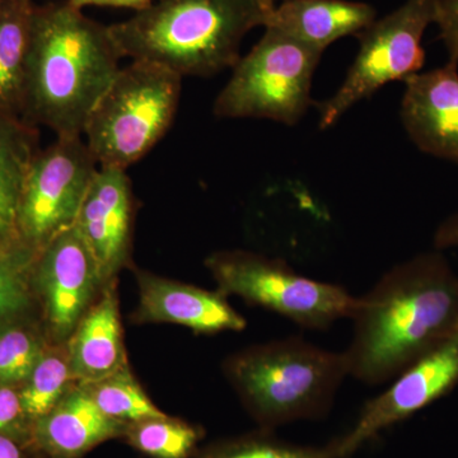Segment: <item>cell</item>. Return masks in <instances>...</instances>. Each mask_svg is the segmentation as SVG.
I'll use <instances>...</instances> for the list:
<instances>
[{
    "label": "cell",
    "instance_id": "cell-1",
    "mask_svg": "<svg viewBox=\"0 0 458 458\" xmlns=\"http://www.w3.org/2000/svg\"><path fill=\"white\" fill-rule=\"evenodd\" d=\"M351 318L349 376L367 385L393 381L458 330V276L438 250L419 254L358 298Z\"/></svg>",
    "mask_w": 458,
    "mask_h": 458
},
{
    "label": "cell",
    "instance_id": "cell-2",
    "mask_svg": "<svg viewBox=\"0 0 458 458\" xmlns=\"http://www.w3.org/2000/svg\"><path fill=\"white\" fill-rule=\"evenodd\" d=\"M108 26L68 2L36 5L27 63L25 114L56 137H83L90 111L119 73Z\"/></svg>",
    "mask_w": 458,
    "mask_h": 458
},
{
    "label": "cell",
    "instance_id": "cell-3",
    "mask_svg": "<svg viewBox=\"0 0 458 458\" xmlns=\"http://www.w3.org/2000/svg\"><path fill=\"white\" fill-rule=\"evenodd\" d=\"M265 21L252 0H157L108 30L123 57L210 77L236 65L243 38Z\"/></svg>",
    "mask_w": 458,
    "mask_h": 458
},
{
    "label": "cell",
    "instance_id": "cell-4",
    "mask_svg": "<svg viewBox=\"0 0 458 458\" xmlns=\"http://www.w3.org/2000/svg\"><path fill=\"white\" fill-rule=\"evenodd\" d=\"M228 373L256 419L270 429L327 417L349 369L344 352L289 336L237 355Z\"/></svg>",
    "mask_w": 458,
    "mask_h": 458
},
{
    "label": "cell",
    "instance_id": "cell-5",
    "mask_svg": "<svg viewBox=\"0 0 458 458\" xmlns=\"http://www.w3.org/2000/svg\"><path fill=\"white\" fill-rule=\"evenodd\" d=\"M181 89L182 77L164 66L132 60L120 68L83 131L98 165L126 170L153 149L174 123Z\"/></svg>",
    "mask_w": 458,
    "mask_h": 458
},
{
    "label": "cell",
    "instance_id": "cell-6",
    "mask_svg": "<svg viewBox=\"0 0 458 458\" xmlns=\"http://www.w3.org/2000/svg\"><path fill=\"white\" fill-rule=\"evenodd\" d=\"M321 55L297 38L265 27L260 41L232 68V77L214 102V114L295 125L312 104V80Z\"/></svg>",
    "mask_w": 458,
    "mask_h": 458
},
{
    "label": "cell",
    "instance_id": "cell-7",
    "mask_svg": "<svg viewBox=\"0 0 458 458\" xmlns=\"http://www.w3.org/2000/svg\"><path fill=\"white\" fill-rule=\"evenodd\" d=\"M222 294H234L309 330H327L351 318L357 297L345 288L301 276L285 261L247 251H225L208 259Z\"/></svg>",
    "mask_w": 458,
    "mask_h": 458
},
{
    "label": "cell",
    "instance_id": "cell-8",
    "mask_svg": "<svg viewBox=\"0 0 458 458\" xmlns=\"http://www.w3.org/2000/svg\"><path fill=\"white\" fill-rule=\"evenodd\" d=\"M437 0H406L357 36L360 51L339 89L318 105L319 128L327 129L361 99L386 84L408 81L426 63L421 40L436 23Z\"/></svg>",
    "mask_w": 458,
    "mask_h": 458
},
{
    "label": "cell",
    "instance_id": "cell-9",
    "mask_svg": "<svg viewBox=\"0 0 458 458\" xmlns=\"http://www.w3.org/2000/svg\"><path fill=\"white\" fill-rule=\"evenodd\" d=\"M98 167L83 137H57L55 143L38 150L21 191L18 236L42 249L73 225Z\"/></svg>",
    "mask_w": 458,
    "mask_h": 458
},
{
    "label": "cell",
    "instance_id": "cell-10",
    "mask_svg": "<svg viewBox=\"0 0 458 458\" xmlns=\"http://www.w3.org/2000/svg\"><path fill=\"white\" fill-rule=\"evenodd\" d=\"M393 381L366 403L351 432L334 441L337 457H351L382 430L406 420L454 390L458 384V330Z\"/></svg>",
    "mask_w": 458,
    "mask_h": 458
},
{
    "label": "cell",
    "instance_id": "cell-11",
    "mask_svg": "<svg viewBox=\"0 0 458 458\" xmlns=\"http://www.w3.org/2000/svg\"><path fill=\"white\" fill-rule=\"evenodd\" d=\"M33 279L40 286L51 330L59 339L73 334L96 289L105 283L98 262L74 225L42 247Z\"/></svg>",
    "mask_w": 458,
    "mask_h": 458
},
{
    "label": "cell",
    "instance_id": "cell-12",
    "mask_svg": "<svg viewBox=\"0 0 458 458\" xmlns=\"http://www.w3.org/2000/svg\"><path fill=\"white\" fill-rule=\"evenodd\" d=\"M134 195L126 170L99 165L81 205L75 228L98 262L107 282L129 258Z\"/></svg>",
    "mask_w": 458,
    "mask_h": 458
},
{
    "label": "cell",
    "instance_id": "cell-13",
    "mask_svg": "<svg viewBox=\"0 0 458 458\" xmlns=\"http://www.w3.org/2000/svg\"><path fill=\"white\" fill-rule=\"evenodd\" d=\"M401 120L421 152L458 164V63L405 81Z\"/></svg>",
    "mask_w": 458,
    "mask_h": 458
},
{
    "label": "cell",
    "instance_id": "cell-14",
    "mask_svg": "<svg viewBox=\"0 0 458 458\" xmlns=\"http://www.w3.org/2000/svg\"><path fill=\"white\" fill-rule=\"evenodd\" d=\"M141 321L172 322L203 334L241 331L246 319L232 309L221 292L140 274Z\"/></svg>",
    "mask_w": 458,
    "mask_h": 458
},
{
    "label": "cell",
    "instance_id": "cell-15",
    "mask_svg": "<svg viewBox=\"0 0 458 458\" xmlns=\"http://www.w3.org/2000/svg\"><path fill=\"white\" fill-rule=\"evenodd\" d=\"M377 11L351 0H282L264 27H273L324 53L333 42L355 36L372 25Z\"/></svg>",
    "mask_w": 458,
    "mask_h": 458
},
{
    "label": "cell",
    "instance_id": "cell-16",
    "mask_svg": "<svg viewBox=\"0 0 458 458\" xmlns=\"http://www.w3.org/2000/svg\"><path fill=\"white\" fill-rule=\"evenodd\" d=\"M129 424L106 417L84 386L66 391L49 414L36 420V438L56 458H77L99 443L123 436Z\"/></svg>",
    "mask_w": 458,
    "mask_h": 458
},
{
    "label": "cell",
    "instance_id": "cell-17",
    "mask_svg": "<svg viewBox=\"0 0 458 458\" xmlns=\"http://www.w3.org/2000/svg\"><path fill=\"white\" fill-rule=\"evenodd\" d=\"M69 340L68 360L73 378L92 384L128 366L117 298L107 289L77 325Z\"/></svg>",
    "mask_w": 458,
    "mask_h": 458
},
{
    "label": "cell",
    "instance_id": "cell-18",
    "mask_svg": "<svg viewBox=\"0 0 458 458\" xmlns=\"http://www.w3.org/2000/svg\"><path fill=\"white\" fill-rule=\"evenodd\" d=\"M35 7L32 0H4L0 7V110L22 120Z\"/></svg>",
    "mask_w": 458,
    "mask_h": 458
},
{
    "label": "cell",
    "instance_id": "cell-19",
    "mask_svg": "<svg viewBox=\"0 0 458 458\" xmlns=\"http://www.w3.org/2000/svg\"><path fill=\"white\" fill-rule=\"evenodd\" d=\"M38 152L36 126L0 110V237L16 233L21 191Z\"/></svg>",
    "mask_w": 458,
    "mask_h": 458
},
{
    "label": "cell",
    "instance_id": "cell-20",
    "mask_svg": "<svg viewBox=\"0 0 458 458\" xmlns=\"http://www.w3.org/2000/svg\"><path fill=\"white\" fill-rule=\"evenodd\" d=\"M40 250L17 233L0 242V334L29 309L30 284Z\"/></svg>",
    "mask_w": 458,
    "mask_h": 458
},
{
    "label": "cell",
    "instance_id": "cell-21",
    "mask_svg": "<svg viewBox=\"0 0 458 458\" xmlns=\"http://www.w3.org/2000/svg\"><path fill=\"white\" fill-rule=\"evenodd\" d=\"M106 417L125 424L167 417L150 401L129 366L106 378L82 385Z\"/></svg>",
    "mask_w": 458,
    "mask_h": 458
},
{
    "label": "cell",
    "instance_id": "cell-22",
    "mask_svg": "<svg viewBox=\"0 0 458 458\" xmlns=\"http://www.w3.org/2000/svg\"><path fill=\"white\" fill-rule=\"evenodd\" d=\"M125 436L135 448L153 458H189L201 439V430L168 417L129 424Z\"/></svg>",
    "mask_w": 458,
    "mask_h": 458
},
{
    "label": "cell",
    "instance_id": "cell-23",
    "mask_svg": "<svg viewBox=\"0 0 458 458\" xmlns=\"http://www.w3.org/2000/svg\"><path fill=\"white\" fill-rule=\"evenodd\" d=\"M73 378L68 357L56 352H44L20 393L25 417L38 420L55 408L66 394Z\"/></svg>",
    "mask_w": 458,
    "mask_h": 458
},
{
    "label": "cell",
    "instance_id": "cell-24",
    "mask_svg": "<svg viewBox=\"0 0 458 458\" xmlns=\"http://www.w3.org/2000/svg\"><path fill=\"white\" fill-rule=\"evenodd\" d=\"M267 430L216 445L204 458H339L334 441L324 447L300 445L283 441Z\"/></svg>",
    "mask_w": 458,
    "mask_h": 458
},
{
    "label": "cell",
    "instance_id": "cell-25",
    "mask_svg": "<svg viewBox=\"0 0 458 458\" xmlns=\"http://www.w3.org/2000/svg\"><path fill=\"white\" fill-rule=\"evenodd\" d=\"M41 344L29 331L9 327L0 334V386L26 381L44 355Z\"/></svg>",
    "mask_w": 458,
    "mask_h": 458
},
{
    "label": "cell",
    "instance_id": "cell-26",
    "mask_svg": "<svg viewBox=\"0 0 458 458\" xmlns=\"http://www.w3.org/2000/svg\"><path fill=\"white\" fill-rule=\"evenodd\" d=\"M436 23L448 62L458 63V0H437Z\"/></svg>",
    "mask_w": 458,
    "mask_h": 458
},
{
    "label": "cell",
    "instance_id": "cell-27",
    "mask_svg": "<svg viewBox=\"0 0 458 458\" xmlns=\"http://www.w3.org/2000/svg\"><path fill=\"white\" fill-rule=\"evenodd\" d=\"M23 414L20 393L9 386H0V433L17 426Z\"/></svg>",
    "mask_w": 458,
    "mask_h": 458
},
{
    "label": "cell",
    "instance_id": "cell-28",
    "mask_svg": "<svg viewBox=\"0 0 458 458\" xmlns=\"http://www.w3.org/2000/svg\"><path fill=\"white\" fill-rule=\"evenodd\" d=\"M433 242L438 251L458 247V213L452 214L438 225Z\"/></svg>",
    "mask_w": 458,
    "mask_h": 458
},
{
    "label": "cell",
    "instance_id": "cell-29",
    "mask_svg": "<svg viewBox=\"0 0 458 458\" xmlns=\"http://www.w3.org/2000/svg\"><path fill=\"white\" fill-rule=\"evenodd\" d=\"M72 7L82 9L84 7H114V8H128L134 11H141V9L149 7L150 4L157 0H66Z\"/></svg>",
    "mask_w": 458,
    "mask_h": 458
},
{
    "label": "cell",
    "instance_id": "cell-30",
    "mask_svg": "<svg viewBox=\"0 0 458 458\" xmlns=\"http://www.w3.org/2000/svg\"><path fill=\"white\" fill-rule=\"evenodd\" d=\"M0 458H22V452L16 443L2 433H0Z\"/></svg>",
    "mask_w": 458,
    "mask_h": 458
},
{
    "label": "cell",
    "instance_id": "cell-31",
    "mask_svg": "<svg viewBox=\"0 0 458 458\" xmlns=\"http://www.w3.org/2000/svg\"><path fill=\"white\" fill-rule=\"evenodd\" d=\"M252 2H254L262 12H264L265 16L267 18L282 0H252Z\"/></svg>",
    "mask_w": 458,
    "mask_h": 458
},
{
    "label": "cell",
    "instance_id": "cell-32",
    "mask_svg": "<svg viewBox=\"0 0 458 458\" xmlns=\"http://www.w3.org/2000/svg\"><path fill=\"white\" fill-rule=\"evenodd\" d=\"M4 238H7V237H0V242H2V241L4 240Z\"/></svg>",
    "mask_w": 458,
    "mask_h": 458
},
{
    "label": "cell",
    "instance_id": "cell-33",
    "mask_svg": "<svg viewBox=\"0 0 458 458\" xmlns=\"http://www.w3.org/2000/svg\"><path fill=\"white\" fill-rule=\"evenodd\" d=\"M3 2H4V0H0V7H2Z\"/></svg>",
    "mask_w": 458,
    "mask_h": 458
}]
</instances>
